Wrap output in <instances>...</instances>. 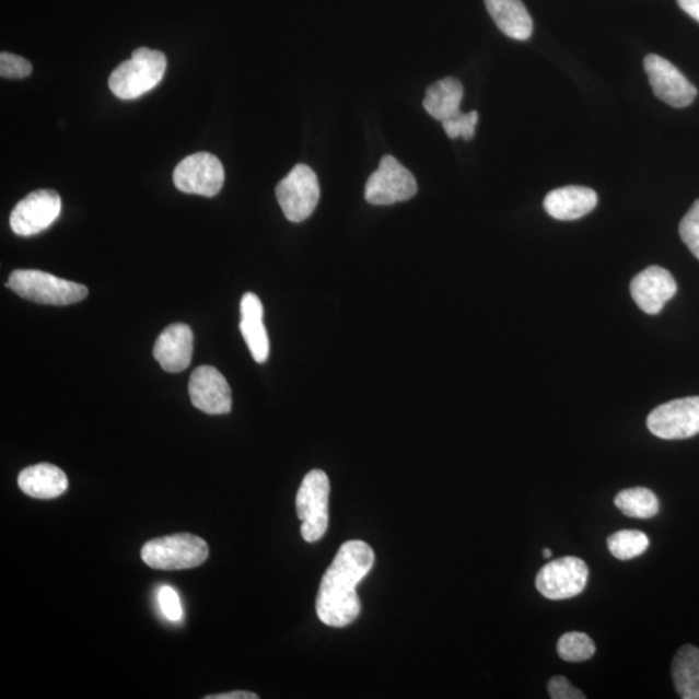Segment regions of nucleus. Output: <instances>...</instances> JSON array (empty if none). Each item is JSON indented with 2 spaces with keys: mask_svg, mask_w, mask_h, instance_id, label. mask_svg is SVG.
Segmentation results:
<instances>
[{
  "mask_svg": "<svg viewBox=\"0 0 699 699\" xmlns=\"http://www.w3.org/2000/svg\"><path fill=\"white\" fill-rule=\"evenodd\" d=\"M373 563L374 552L370 544L362 540L342 544L317 592L316 613L324 625L342 628L359 617L357 587L371 573Z\"/></svg>",
  "mask_w": 699,
  "mask_h": 699,
  "instance_id": "1",
  "label": "nucleus"
},
{
  "mask_svg": "<svg viewBox=\"0 0 699 699\" xmlns=\"http://www.w3.org/2000/svg\"><path fill=\"white\" fill-rule=\"evenodd\" d=\"M166 56L155 49L140 47L131 59L118 66L109 77V89L123 101H133L150 93L164 78Z\"/></svg>",
  "mask_w": 699,
  "mask_h": 699,
  "instance_id": "2",
  "label": "nucleus"
},
{
  "mask_svg": "<svg viewBox=\"0 0 699 699\" xmlns=\"http://www.w3.org/2000/svg\"><path fill=\"white\" fill-rule=\"evenodd\" d=\"M7 288L21 299L39 305L67 306L86 299L89 289L38 270H16L10 275Z\"/></svg>",
  "mask_w": 699,
  "mask_h": 699,
  "instance_id": "3",
  "label": "nucleus"
},
{
  "mask_svg": "<svg viewBox=\"0 0 699 699\" xmlns=\"http://www.w3.org/2000/svg\"><path fill=\"white\" fill-rule=\"evenodd\" d=\"M208 556V543L193 534L164 536L141 548V559L155 570L194 569L207 561Z\"/></svg>",
  "mask_w": 699,
  "mask_h": 699,
  "instance_id": "4",
  "label": "nucleus"
},
{
  "mask_svg": "<svg viewBox=\"0 0 699 699\" xmlns=\"http://www.w3.org/2000/svg\"><path fill=\"white\" fill-rule=\"evenodd\" d=\"M329 478L323 470L307 473L296 492V514L302 521V538L307 543L321 540L329 525Z\"/></svg>",
  "mask_w": 699,
  "mask_h": 699,
  "instance_id": "5",
  "label": "nucleus"
},
{
  "mask_svg": "<svg viewBox=\"0 0 699 699\" xmlns=\"http://www.w3.org/2000/svg\"><path fill=\"white\" fill-rule=\"evenodd\" d=\"M277 197L288 221H306L314 213L321 199L319 180L313 168L303 164L294 166L279 183Z\"/></svg>",
  "mask_w": 699,
  "mask_h": 699,
  "instance_id": "6",
  "label": "nucleus"
},
{
  "mask_svg": "<svg viewBox=\"0 0 699 699\" xmlns=\"http://www.w3.org/2000/svg\"><path fill=\"white\" fill-rule=\"evenodd\" d=\"M418 194L415 176L393 155H384L365 185V200L372 205H393L411 200Z\"/></svg>",
  "mask_w": 699,
  "mask_h": 699,
  "instance_id": "7",
  "label": "nucleus"
},
{
  "mask_svg": "<svg viewBox=\"0 0 699 699\" xmlns=\"http://www.w3.org/2000/svg\"><path fill=\"white\" fill-rule=\"evenodd\" d=\"M587 564L578 557H562L550 561L536 575V589L549 599L573 598L584 591L589 583Z\"/></svg>",
  "mask_w": 699,
  "mask_h": 699,
  "instance_id": "8",
  "label": "nucleus"
},
{
  "mask_svg": "<svg viewBox=\"0 0 699 699\" xmlns=\"http://www.w3.org/2000/svg\"><path fill=\"white\" fill-rule=\"evenodd\" d=\"M173 179L180 193L213 197L224 185V168L217 155L195 153L179 162Z\"/></svg>",
  "mask_w": 699,
  "mask_h": 699,
  "instance_id": "9",
  "label": "nucleus"
},
{
  "mask_svg": "<svg viewBox=\"0 0 699 699\" xmlns=\"http://www.w3.org/2000/svg\"><path fill=\"white\" fill-rule=\"evenodd\" d=\"M648 429L662 440H687L699 434V397L667 401L648 416Z\"/></svg>",
  "mask_w": 699,
  "mask_h": 699,
  "instance_id": "10",
  "label": "nucleus"
},
{
  "mask_svg": "<svg viewBox=\"0 0 699 699\" xmlns=\"http://www.w3.org/2000/svg\"><path fill=\"white\" fill-rule=\"evenodd\" d=\"M61 199L51 189L35 190L12 210L10 224L19 236H33L45 231L59 218Z\"/></svg>",
  "mask_w": 699,
  "mask_h": 699,
  "instance_id": "11",
  "label": "nucleus"
},
{
  "mask_svg": "<svg viewBox=\"0 0 699 699\" xmlns=\"http://www.w3.org/2000/svg\"><path fill=\"white\" fill-rule=\"evenodd\" d=\"M644 68L649 83L660 101L674 108L689 107L695 102L697 89L673 62L652 54L644 59Z\"/></svg>",
  "mask_w": 699,
  "mask_h": 699,
  "instance_id": "12",
  "label": "nucleus"
},
{
  "mask_svg": "<svg viewBox=\"0 0 699 699\" xmlns=\"http://www.w3.org/2000/svg\"><path fill=\"white\" fill-rule=\"evenodd\" d=\"M188 391L193 405L205 413L225 415L231 411V387L214 366H197L190 374Z\"/></svg>",
  "mask_w": 699,
  "mask_h": 699,
  "instance_id": "13",
  "label": "nucleus"
},
{
  "mask_svg": "<svg viewBox=\"0 0 699 699\" xmlns=\"http://www.w3.org/2000/svg\"><path fill=\"white\" fill-rule=\"evenodd\" d=\"M631 294L645 314H660L677 292L676 281L665 268L651 266L631 281Z\"/></svg>",
  "mask_w": 699,
  "mask_h": 699,
  "instance_id": "14",
  "label": "nucleus"
},
{
  "mask_svg": "<svg viewBox=\"0 0 699 699\" xmlns=\"http://www.w3.org/2000/svg\"><path fill=\"white\" fill-rule=\"evenodd\" d=\"M194 356V334L187 324L175 323L159 336L153 357L168 373L186 371Z\"/></svg>",
  "mask_w": 699,
  "mask_h": 699,
  "instance_id": "15",
  "label": "nucleus"
},
{
  "mask_svg": "<svg viewBox=\"0 0 699 699\" xmlns=\"http://www.w3.org/2000/svg\"><path fill=\"white\" fill-rule=\"evenodd\" d=\"M598 197L595 190L582 186L554 189L544 199V209L559 221H575L596 208Z\"/></svg>",
  "mask_w": 699,
  "mask_h": 699,
  "instance_id": "16",
  "label": "nucleus"
},
{
  "mask_svg": "<svg viewBox=\"0 0 699 699\" xmlns=\"http://www.w3.org/2000/svg\"><path fill=\"white\" fill-rule=\"evenodd\" d=\"M240 330L246 345L252 352V357L257 363H266L270 354V340L264 324V305L257 294L246 293L240 303Z\"/></svg>",
  "mask_w": 699,
  "mask_h": 699,
  "instance_id": "17",
  "label": "nucleus"
},
{
  "mask_svg": "<svg viewBox=\"0 0 699 699\" xmlns=\"http://www.w3.org/2000/svg\"><path fill=\"white\" fill-rule=\"evenodd\" d=\"M20 490L34 499H55L68 490L69 481L66 473L53 464H37L20 473L18 478Z\"/></svg>",
  "mask_w": 699,
  "mask_h": 699,
  "instance_id": "18",
  "label": "nucleus"
},
{
  "mask_svg": "<svg viewBox=\"0 0 699 699\" xmlns=\"http://www.w3.org/2000/svg\"><path fill=\"white\" fill-rule=\"evenodd\" d=\"M487 11L506 37L526 40L532 37L534 24L521 0H485Z\"/></svg>",
  "mask_w": 699,
  "mask_h": 699,
  "instance_id": "19",
  "label": "nucleus"
},
{
  "mask_svg": "<svg viewBox=\"0 0 699 699\" xmlns=\"http://www.w3.org/2000/svg\"><path fill=\"white\" fill-rule=\"evenodd\" d=\"M464 88L456 78L447 77L427 90L423 108L438 121H447L462 112Z\"/></svg>",
  "mask_w": 699,
  "mask_h": 699,
  "instance_id": "20",
  "label": "nucleus"
},
{
  "mask_svg": "<svg viewBox=\"0 0 699 699\" xmlns=\"http://www.w3.org/2000/svg\"><path fill=\"white\" fill-rule=\"evenodd\" d=\"M673 680L683 699H699V649L684 645L673 661Z\"/></svg>",
  "mask_w": 699,
  "mask_h": 699,
  "instance_id": "21",
  "label": "nucleus"
},
{
  "mask_svg": "<svg viewBox=\"0 0 699 699\" xmlns=\"http://www.w3.org/2000/svg\"><path fill=\"white\" fill-rule=\"evenodd\" d=\"M614 504L627 517L632 519H652L660 512L659 498L645 487H633V489L620 491L614 499Z\"/></svg>",
  "mask_w": 699,
  "mask_h": 699,
  "instance_id": "22",
  "label": "nucleus"
},
{
  "mask_svg": "<svg viewBox=\"0 0 699 699\" xmlns=\"http://www.w3.org/2000/svg\"><path fill=\"white\" fill-rule=\"evenodd\" d=\"M607 547L610 554L620 561L637 559V557L646 552L649 548V539L644 533L639 529H621L609 536Z\"/></svg>",
  "mask_w": 699,
  "mask_h": 699,
  "instance_id": "23",
  "label": "nucleus"
},
{
  "mask_svg": "<svg viewBox=\"0 0 699 699\" xmlns=\"http://www.w3.org/2000/svg\"><path fill=\"white\" fill-rule=\"evenodd\" d=\"M557 652L560 659L567 662H584L595 655V642L589 634L582 632H568L562 634L557 642Z\"/></svg>",
  "mask_w": 699,
  "mask_h": 699,
  "instance_id": "24",
  "label": "nucleus"
},
{
  "mask_svg": "<svg viewBox=\"0 0 699 699\" xmlns=\"http://www.w3.org/2000/svg\"><path fill=\"white\" fill-rule=\"evenodd\" d=\"M478 124V113L476 110L469 113H458L455 117L443 121V129L451 139L463 138L470 140L475 138L476 126Z\"/></svg>",
  "mask_w": 699,
  "mask_h": 699,
  "instance_id": "25",
  "label": "nucleus"
},
{
  "mask_svg": "<svg viewBox=\"0 0 699 699\" xmlns=\"http://www.w3.org/2000/svg\"><path fill=\"white\" fill-rule=\"evenodd\" d=\"M680 237L694 256L699 259V200L689 209L680 222Z\"/></svg>",
  "mask_w": 699,
  "mask_h": 699,
  "instance_id": "26",
  "label": "nucleus"
},
{
  "mask_svg": "<svg viewBox=\"0 0 699 699\" xmlns=\"http://www.w3.org/2000/svg\"><path fill=\"white\" fill-rule=\"evenodd\" d=\"M33 72L31 61L10 53L0 55V75L3 78H25Z\"/></svg>",
  "mask_w": 699,
  "mask_h": 699,
  "instance_id": "27",
  "label": "nucleus"
},
{
  "mask_svg": "<svg viewBox=\"0 0 699 699\" xmlns=\"http://www.w3.org/2000/svg\"><path fill=\"white\" fill-rule=\"evenodd\" d=\"M159 602L162 613L168 620L179 621L183 619V607L178 593L168 585L161 587Z\"/></svg>",
  "mask_w": 699,
  "mask_h": 699,
  "instance_id": "28",
  "label": "nucleus"
},
{
  "mask_svg": "<svg viewBox=\"0 0 699 699\" xmlns=\"http://www.w3.org/2000/svg\"><path fill=\"white\" fill-rule=\"evenodd\" d=\"M548 694L554 699H584L585 696L576 689L567 677L555 676L548 683Z\"/></svg>",
  "mask_w": 699,
  "mask_h": 699,
  "instance_id": "29",
  "label": "nucleus"
},
{
  "mask_svg": "<svg viewBox=\"0 0 699 699\" xmlns=\"http://www.w3.org/2000/svg\"><path fill=\"white\" fill-rule=\"evenodd\" d=\"M258 695L252 694V691H230V694L207 696L205 699H258Z\"/></svg>",
  "mask_w": 699,
  "mask_h": 699,
  "instance_id": "30",
  "label": "nucleus"
},
{
  "mask_svg": "<svg viewBox=\"0 0 699 699\" xmlns=\"http://www.w3.org/2000/svg\"><path fill=\"white\" fill-rule=\"evenodd\" d=\"M680 9L699 23V0H677Z\"/></svg>",
  "mask_w": 699,
  "mask_h": 699,
  "instance_id": "31",
  "label": "nucleus"
},
{
  "mask_svg": "<svg viewBox=\"0 0 699 699\" xmlns=\"http://www.w3.org/2000/svg\"><path fill=\"white\" fill-rule=\"evenodd\" d=\"M543 556L544 559H550V557H552V552H550V549L546 548L543 550Z\"/></svg>",
  "mask_w": 699,
  "mask_h": 699,
  "instance_id": "32",
  "label": "nucleus"
}]
</instances>
